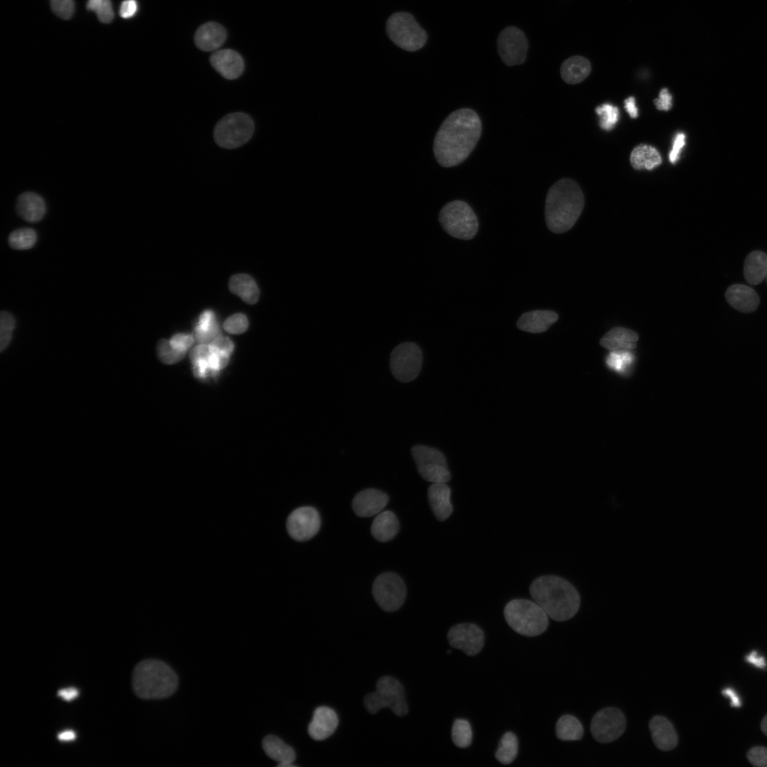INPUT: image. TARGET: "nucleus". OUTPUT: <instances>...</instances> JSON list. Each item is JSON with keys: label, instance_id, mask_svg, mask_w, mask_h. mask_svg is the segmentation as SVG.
Returning <instances> with one entry per match:
<instances>
[{"label": "nucleus", "instance_id": "28", "mask_svg": "<svg viewBox=\"0 0 767 767\" xmlns=\"http://www.w3.org/2000/svg\"><path fill=\"white\" fill-rule=\"evenodd\" d=\"M589 60L580 55L565 60L560 67V75L564 82L570 85L578 84L584 80L591 72Z\"/></svg>", "mask_w": 767, "mask_h": 767}, {"label": "nucleus", "instance_id": "46", "mask_svg": "<svg viewBox=\"0 0 767 767\" xmlns=\"http://www.w3.org/2000/svg\"><path fill=\"white\" fill-rule=\"evenodd\" d=\"M170 344L176 349L185 352L194 343V337L191 334L180 333L175 334L170 340Z\"/></svg>", "mask_w": 767, "mask_h": 767}, {"label": "nucleus", "instance_id": "43", "mask_svg": "<svg viewBox=\"0 0 767 767\" xmlns=\"http://www.w3.org/2000/svg\"><path fill=\"white\" fill-rule=\"evenodd\" d=\"M248 320L241 313L234 314L228 317L224 322V329L232 334H241L248 328Z\"/></svg>", "mask_w": 767, "mask_h": 767}, {"label": "nucleus", "instance_id": "51", "mask_svg": "<svg viewBox=\"0 0 767 767\" xmlns=\"http://www.w3.org/2000/svg\"><path fill=\"white\" fill-rule=\"evenodd\" d=\"M659 97L655 99L653 102L657 109L668 111L672 107V96L667 88H663L659 92Z\"/></svg>", "mask_w": 767, "mask_h": 767}, {"label": "nucleus", "instance_id": "33", "mask_svg": "<svg viewBox=\"0 0 767 767\" xmlns=\"http://www.w3.org/2000/svg\"><path fill=\"white\" fill-rule=\"evenodd\" d=\"M220 330L214 313L212 310L204 311L199 317L195 329V337L200 344H210L220 336Z\"/></svg>", "mask_w": 767, "mask_h": 767}, {"label": "nucleus", "instance_id": "45", "mask_svg": "<svg viewBox=\"0 0 767 767\" xmlns=\"http://www.w3.org/2000/svg\"><path fill=\"white\" fill-rule=\"evenodd\" d=\"M749 761L755 766L767 767V748L755 746L747 753Z\"/></svg>", "mask_w": 767, "mask_h": 767}, {"label": "nucleus", "instance_id": "9", "mask_svg": "<svg viewBox=\"0 0 767 767\" xmlns=\"http://www.w3.org/2000/svg\"><path fill=\"white\" fill-rule=\"evenodd\" d=\"M254 131V124L249 115L234 112L224 116L217 122L214 129V138L220 147L232 149L246 143Z\"/></svg>", "mask_w": 767, "mask_h": 767}, {"label": "nucleus", "instance_id": "14", "mask_svg": "<svg viewBox=\"0 0 767 767\" xmlns=\"http://www.w3.org/2000/svg\"><path fill=\"white\" fill-rule=\"evenodd\" d=\"M528 43L523 32L514 26L506 27L497 38V50L508 66L521 65L527 55Z\"/></svg>", "mask_w": 767, "mask_h": 767}, {"label": "nucleus", "instance_id": "38", "mask_svg": "<svg viewBox=\"0 0 767 767\" xmlns=\"http://www.w3.org/2000/svg\"><path fill=\"white\" fill-rule=\"evenodd\" d=\"M37 235L33 229L22 228L12 232L9 236L11 247L18 250L31 248L36 243Z\"/></svg>", "mask_w": 767, "mask_h": 767}, {"label": "nucleus", "instance_id": "3", "mask_svg": "<svg viewBox=\"0 0 767 767\" xmlns=\"http://www.w3.org/2000/svg\"><path fill=\"white\" fill-rule=\"evenodd\" d=\"M584 205V194L575 180L570 178L557 180L550 187L545 199L547 227L557 234L570 230L580 216Z\"/></svg>", "mask_w": 767, "mask_h": 767}, {"label": "nucleus", "instance_id": "13", "mask_svg": "<svg viewBox=\"0 0 767 767\" xmlns=\"http://www.w3.org/2000/svg\"><path fill=\"white\" fill-rule=\"evenodd\" d=\"M626 728L623 712L616 707H606L593 717L590 730L594 739L599 743L611 742L622 735Z\"/></svg>", "mask_w": 767, "mask_h": 767}, {"label": "nucleus", "instance_id": "37", "mask_svg": "<svg viewBox=\"0 0 767 767\" xmlns=\"http://www.w3.org/2000/svg\"><path fill=\"white\" fill-rule=\"evenodd\" d=\"M452 739L459 748L468 747L472 741V731L468 721L462 719H456L452 727Z\"/></svg>", "mask_w": 767, "mask_h": 767}, {"label": "nucleus", "instance_id": "22", "mask_svg": "<svg viewBox=\"0 0 767 767\" xmlns=\"http://www.w3.org/2000/svg\"><path fill=\"white\" fill-rule=\"evenodd\" d=\"M725 298L731 307L742 312H754L760 303L755 290L743 284L729 286L726 290Z\"/></svg>", "mask_w": 767, "mask_h": 767}, {"label": "nucleus", "instance_id": "6", "mask_svg": "<svg viewBox=\"0 0 767 767\" xmlns=\"http://www.w3.org/2000/svg\"><path fill=\"white\" fill-rule=\"evenodd\" d=\"M364 704L371 714H376L384 707L389 708L398 717L405 716L408 712L404 687L391 676L381 677L377 681L376 690L365 696Z\"/></svg>", "mask_w": 767, "mask_h": 767}, {"label": "nucleus", "instance_id": "40", "mask_svg": "<svg viewBox=\"0 0 767 767\" xmlns=\"http://www.w3.org/2000/svg\"><path fill=\"white\" fill-rule=\"evenodd\" d=\"M87 9L94 12L99 21L103 23H110L114 16L110 0H88Z\"/></svg>", "mask_w": 767, "mask_h": 767}, {"label": "nucleus", "instance_id": "31", "mask_svg": "<svg viewBox=\"0 0 767 767\" xmlns=\"http://www.w3.org/2000/svg\"><path fill=\"white\" fill-rule=\"evenodd\" d=\"M630 162L636 170H650L660 165L662 158L655 147L647 144H640L631 151Z\"/></svg>", "mask_w": 767, "mask_h": 767}, {"label": "nucleus", "instance_id": "21", "mask_svg": "<svg viewBox=\"0 0 767 767\" xmlns=\"http://www.w3.org/2000/svg\"><path fill=\"white\" fill-rule=\"evenodd\" d=\"M450 495L451 489L445 483H433L428 487V502L432 511L439 521L447 519L453 511Z\"/></svg>", "mask_w": 767, "mask_h": 767}, {"label": "nucleus", "instance_id": "41", "mask_svg": "<svg viewBox=\"0 0 767 767\" xmlns=\"http://www.w3.org/2000/svg\"><path fill=\"white\" fill-rule=\"evenodd\" d=\"M159 359L168 364H175L181 360L185 352H180L172 346L170 341L161 339L157 346Z\"/></svg>", "mask_w": 767, "mask_h": 767}, {"label": "nucleus", "instance_id": "55", "mask_svg": "<svg viewBox=\"0 0 767 767\" xmlns=\"http://www.w3.org/2000/svg\"><path fill=\"white\" fill-rule=\"evenodd\" d=\"M746 660L754 665L763 668L766 666V661L763 657L757 656L756 651H753L746 657Z\"/></svg>", "mask_w": 767, "mask_h": 767}, {"label": "nucleus", "instance_id": "48", "mask_svg": "<svg viewBox=\"0 0 767 767\" xmlns=\"http://www.w3.org/2000/svg\"><path fill=\"white\" fill-rule=\"evenodd\" d=\"M685 143V135L682 132L678 133L675 136L672 149L669 153V161L671 163L675 164L678 161Z\"/></svg>", "mask_w": 767, "mask_h": 767}, {"label": "nucleus", "instance_id": "1", "mask_svg": "<svg viewBox=\"0 0 767 767\" xmlns=\"http://www.w3.org/2000/svg\"><path fill=\"white\" fill-rule=\"evenodd\" d=\"M482 134V122L472 109L462 108L452 112L437 130L433 142L437 162L451 168L465 161Z\"/></svg>", "mask_w": 767, "mask_h": 767}, {"label": "nucleus", "instance_id": "42", "mask_svg": "<svg viewBox=\"0 0 767 767\" xmlns=\"http://www.w3.org/2000/svg\"><path fill=\"white\" fill-rule=\"evenodd\" d=\"M15 327L13 316L3 311L0 315V350L2 352L9 344Z\"/></svg>", "mask_w": 767, "mask_h": 767}, {"label": "nucleus", "instance_id": "32", "mask_svg": "<svg viewBox=\"0 0 767 767\" xmlns=\"http://www.w3.org/2000/svg\"><path fill=\"white\" fill-rule=\"evenodd\" d=\"M230 290L239 295L244 302L254 304L257 302L259 290L254 280L246 274L233 276L229 285Z\"/></svg>", "mask_w": 767, "mask_h": 767}, {"label": "nucleus", "instance_id": "10", "mask_svg": "<svg viewBox=\"0 0 767 767\" xmlns=\"http://www.w3.org/2000/svg\"><path fill=\"white\" fill-rule=\"evenodd\" d=\"M411 455L420 477L431 483H446L451 479L445 455L437 449L418 445Z\"/></svg>", "mask_w": 767, "mask_h": 767}, {"label": "nucleus", "instance_id": "20", "mask_svg": "<svg viewBox=\"0 0 767 767\" xmlns=\"http://www.w3.org/2000/svg\"><path fill=\"white\" fill-rule=\"evenodd\" d=\"M652 740L661 751H670L676 747L678 736L670 722L662 716L653 717L649 722Z\"/></svg>", "mask_w": 767, "mask_h": 767}, {"label": "nucleus", "instance_id": "19", "mask_svg": "<svg viewBox=\"0 0 767 767\" xmlns=\"http://www.w3.org/2000/svg\"><path fill=\"white\" fill-rule=\"evenodd\" d=\"M212 67L224 78L234 80L243 72L244 65L241 55L230 49L214 52L210 57Z\"/></svg>", "mask_w": 767, "mask_h": 767}, {"label": "nucleus", "instance_id": "49", "mask_svg": "<svg viewBox=\"0 0 767 767\" xmlns=\"http://www.w3.org/2000/svg\"><path fill=\"white\" fill-rule=\"evenodd\" d=\"M228 359L229 355L214 351L212 349V354L208 359V362L213 371L216 372L227 365Z\"/></svg>", "mask_w": 767, "mask_h": 767}, {"label": "nucleus", "instance_id": "47", "mask_svg": "<svg viewBox=\"0 0 767 767\" xmlns=\"http://www.w3.org/2000/svg\"><path fill=\"white\" fill-rule=\"evenodd\" d=\"M211 348L217 352H222L223 354L229 356L234 349V344L227 337L222 335L217 337L210 344Z\"/></svg>", "mask_w": 767, "mask_h": 767}, {"label": "nucleus", "instance_id": "36", "mask_svg": "<svg viewBox=\"0 0 767 767\" xmlns=\"http://www.w3.org/2000/svg\"><path fill=\"white\" fill-rule=\"evenodd\" d=\"M635 360L631 350L611 351L606 357L607 367L619 374H624L631 369Z\"/></svg>", "mask_w": 767, "mask_h": 767}, {"label": "nucleus", "instance_id": "53", "mask_svg": "<svg viewBox=\"0 0 767 767\" xmlns=\"http://www.w3.org/2000/svg\"><path fill=\"white\" fill-rule=\"evenodd\" d=\"M624 108L632 119L638 117V109L633 97H629L624 100Z\"/></svg>", "mask_w": 767, "mask_h": 767}, {"label": "nucleus", "instance_id": "2", "mask_svg": "<svg viewBox=\"0 0 767 767\" xmlns=\"http://www.w3.org/2000/svg\"><path fill=\"white\" fill-rule=\"evenodd\" d=\"M529 592L533 601L554 621H567L580 609L578 591L570 582L559 576L537 577L531 584Z\"/></svg>", "mask_w": 767, "mask_h": 767}, {"label": "nucleus", "instance_id": "58", "mask_svg": "<svg viewBox=\"0 0 767 767\" xmlns=\"http://www.w3.org/2000/svg\"><path fill=\"white\" fill-rule=\"evenodd\" d=\"M761 729L763 734L767 736V715L763 719L761 722Z\"/></svg>", "mask_w": 767, "mask_h": 767}, {"label": "nucleus", "instance_id": "5", "mask_svg": "<svg viewBox=\"0 0 767 767\" xmlns=\"http://www.w3.org/2000/svg\"><path fill=\"white\" fill-rule=\"evenodd\" d=\"M504 615L508 625L525 636L542 634L549 623L545 611L535 602L525 599H514L508 602Z\"/></svg>", "mask_w": 767, "mask_h": 767}, {"label": "nucleus", "instance_id": "11", "mask_svg": "<svg viewBox=\"0 0 767 767\" xmlns=\"http://www.w3.org/2000/svg\"><path fill=\"white\" fill-rule=\"evenodd\" d=\"M422 361L420 347L413 342H403L396 347L391 354V371L398 381L409 382L419 374Z\"/></svg>", "mask_w": 767, "mask_h": 767}, {"label": "nucleus", "instance_id": "24", "mask_svg": "<svg viewBox=\"0 0 767 767\" xmlns=\"http://www.w3.org/2000/svg\"><path fill=\"white\" fill-rule=\"evenodd\" d=\"M262 746L269 758L278 762V767L295 766L293 765L296 758L294 749L278 736L274 735L265 736L262 741Z\"/></svg>", "mask_w": 767, "mask_h": 767}, {"label": "nucleus", "instance_id": "59", "mask_svg": "<svg viewBox=\"0 0 767 767\" xmlns=\"http://www.w3.org/2000/svg\"><path fill=\"white\" fill-rule=\"evenodd\" d=\"M766 282H767V273H766Z\"/></svg>", "mask_w": 767, "mask_h": 767}, {"label": "nucleus", "instance_id": "15", "mask_svg": "<svg viewBox=\"0 0 767 767\" xmlns=\"http://www.w3.org/2000/svg\"><path fill=\"white\" fill-rule=\"evenodd\" d=\"M318 511L311 506H303L295 509L288 517L287 531L292 538L297 541H305L314 537L320 528Z\"/></svg>", "mask_w": 767, "mask_h": 767}, {"label": "nucleus", "instance_id": "26", "mask_svg": "<svg viewBox=\"0 0 767 767\" xmlns=\"http://www.w3.org/2000/svg\"><path fill=\"white\" fill-rule=\"evenodd\" d=\"M638 334L629 329L616 327L600 339V344L609 351L632 350L636 347Z\"/></svg>", "mask_w": 767, "mask_h": 767}, {"label": "nucleus", "instance_id": "16", "mask_svg": "<svg viewBox=\"0 0 767 767\" xmlns=\"http://www.w3.org/2000/svg\"><path fill=\"white\" fill-rule=\"evenodd\" d=\"M447 639L450 645L462 651L467 656L479 653L484 644L483 631L476 624L462 623L453 626L449 630Z\"/></svg>", "mask_w": 767, "mask_h": 767}, {"label": "nucleus", "instance_id": "12", "mask_svg": "<svg viewBox=\"0 0 767 767\" xmlns=\"http://www.w3.org/2000/svg\"><path fill=\"white\" fill-rule=\"evenodd\" d=\"M372 593L379 606L386 611H394L403 604L406 589L402 579L392 572L379 575L374 582Z\"/></svg>", "mask_w": 767, "mask_h": 767}, {"label": "nucleus", "instance_id": "8", "mask_svg": "<svg viewBox=\"0 0 767 767\" xmlns=\"http://www.w3.org/2000/svg\"><path fill=\"white\" fill-rule=\"evenodd\" d=\"M386 32L392 42L407 51H416L427 41V33L408 12L392 14L386 22Z\"/></svg>", "mask_w": 767, "mask_h": 767}, {"label": "nucleus", "instance_id": "27", "mask_svg": "<svg viewBox=\"0 0 767 767\" xmlns=\"http://www.w3.org/2000/svg\"><path fill=\"white\" fill-rule=\"evenodd\" d=\"M227 33L220 24L209 22L202 25L196 31L195 42L204 51H213L224 42Z\"/></svg>", "mask_w": 767, "mask_h": 767}, {"label": "nucleus", "instance_id": "50", "mask_svg": "<svg viewBox=\"0 0 767 767\" xmlns=\"http://www.w3.org/2000/svg\"><path fill=\"white\" fill-rule=\"evenodd\" d=\"M212 354L210 344H200L194 347L190 353V359L193 363L200 360H207Z\"/></svg>", "mask_w": 767, "mask_h": 767}, {"label": "nucleus", "instance_id": "54", "mask_svg": "<svg viewBox=\"0 0 767 767\" xmlns=\"http://www.w3.org/2000/svg\"><path fill=\"white\" fill-rule=\"evenodd\" d=\"M79 692L75 687H67L58 692V695L66 701H71L78 696Z\"/></svg>", "mask_w": 767, "mask_h": 767}, {"label": "nucleus", "instance_id": "30", "mask_svg": "<svg viewBox=\"0 0 767 767\" xmlns=\"http://www.w3.org/2000/svg\"><path fill=\"white\" fill-rule=\"evenodd\" d=\"M767 273V254L761 251H754L746 258L744 276L751 285H758L766 278Z\"/></svg>", "mask_w": 767, "mask_h": 767}, {"label": "nucleus", "instance_id": "39", "mask_svg": "<svg viewBox=\"0 0 767 767\" xmlns=\"http://www.w3.org/2000/svg\"><path fill=\"white\" fill-rule=\"evenodd\" d=\"M595 111L599 116V126L602 129L611 130L619 120V109L611 104L604 103L596 107Z\"/></svg>", "mask_w": 767, "mask_h": 767}, {"label": "nucleus", "instance_id": "17", "mask_svg": "<svg viewBox=\"0 0 767 767\" xmlns=\"http://www.w3.org/2000/svg\"><path fill=\"white\" fill-rule=\"evenodd\" d=\"M388 501V496L375 489H367L359 492L353 499L352 508L359 517H371L379 514Z\"/></svg>", "mask_w": 767, "mask_h": 767}, {"label": "nucleus", "instance_id": "56", "mask_svg": "<svg viewBox=\"0 0 767 767\" xmlns=\"http://www.w3.org/2000/svg\"><path fill=\"white\" fill-rule=\"evenodd\" d=\"M722 694L730 698L731 707H739L741 706L740 699L733 689L729 687L725 688L722 690Z\"/></svg>", "mask_w": 767, "mask_h": 767}, {"label": "nucleus", "instance_id": "57", "mask_svg": "<svg viewBox=\"0 0 767 767\" xmlns=\"http://www.w3.org/2000/svg\"><path fill=\"white\" fill-rule=\"evenodd\" d=\"M75 736H76L75 733L73 731H71V730H67V731L60 732L58 735V739L60 741H70L74 740L75 739Z\"/></svg>", "mask_w": 767, "mask_h": 767}, {"label": "nucleus", "instance_id": "29", "mask_svg": "<svg viewBox=\"0 0 767 767\" xmlns=\"http://www.w3.org/2000/svg\"><path fill=\"white\" fill-rule=\"evenodd\" d=\"M398 528V521L396 515L390 511H385L375 517L371 526V532L377 540L388 542L396 535Z\"/></svg>", "mask_w": 767, "mask_h": 767}, {"label": "nucleus", "instance_id": "18", "mask_svg": "<svg viewBox=\"0 0 767 767\" xmlns=\"http://www.w3.org/2000/svg\"><path fill=\"white\" fill-rule=\"evenodd\" d=\"M339 719L336 712L326 706L316 708L308 728L310 736L316 741H322L330 736L336 730Z\"/></svg>", "mask_w": 767, "mask_h": 767}, {"label": "nucleus", "instance_id": "4", "mask_svg": "<svg viewBox=\"0 0 767 767\" xmlns=\"http://www.w3.org/2000/svg\"><path fill=\"white\" fill-rule=\"evenodd\" d=\"M135 694L144 700L163 699L172 695L178 678L170 666L162 660L146 659L138 663L132 673Z\"/></svg>", "mask_w": 767, "mask_h": 767}, {"label": "nucleus", "instance_id": "44", "mask_svg": "<svg viewBox=\"0 0 767 767\" xmlns=\"http://www.w3.org/2000/svg\"><path fill=\"white\" fill-rule=\"evenodd\" d=\"M53 13L58 17L68 20L75 13L74 0H50Z\"/></svg>", "mask_w": 767, "mask_h": 767}, {"label": "nucleus", "instance_id": "25", "mask_svg": "<svg viewBox=\"0 0 767 767\" xmlns=\"http://www.w3.org/2000/svg\"><path fill=\"white\" fill-rule=\"evenodd\" d=\"M16 211L24 220L36 222L40 221L45 213V203L38 194L26 192L18 196Z\"/></svg>", "mask_w": 767, "mask_h": 767}, {"label": "nucleus", "instance_id": "52", "mask_svg": "<svg viewBox=\"0 0 767 767\" xmlns=\"http://www.w3.org/2000/svg\"><path fill=\"white\" fill-rule=\"evenodd\" d=\"M138 4L136 0H124L119 9V14L123 18H130L137 12Z\"/></svg>", "mask_w": 767, "mask_h": 767}, {"label": "nucleus", "instance_id": "34", "mask_svg": "<svg viewBox=\"0 0 767 767\" xmlns=\"http://www.w3.org/2000/svg\"><path fill=\"white\" fill-rule=\"evenodd\" d=\"M557 737L562 741H578L584 734V729L580 722L574 716H562L556 724Z\"/></svg>", "mask_w": 767, "mask_h": 767}, {"label": "nucleus", "instance_id": "35", "mask_svg": "<svg viewBox=\"0 0 767 767\" xmlns=\"http://www.w3.org/2000/svg\"><path fill=\"white\" fill-rule=\"evenodd\" d=\"M518 754V739L512 732L505 733L495 753L496 758L502 764L508 765L512 763Z\"/></svg>", "mask_w": 767, "mask_h": 767}, {"label": "nucleus", "instance_id": "23", "mask_svg": "<svg viewBox=\"0 0 767 767\" xmlns=\"http://www.w3.org/2000/svg\"><path fill=\"white\" fill-rule=\"evenodd\" d=\"M558 319L557 314L551 310H533L523 313L517 322V327L521 330L541 333Z\"/></svg>", "mask_w": 767, "mask_h": 767}, {"label": "nucleus", "instance_id": "7", "mask_svg": "<svg viewBox=\"0 0 767 767\" xmlns=\"http://www.w3.org/2000/svg\"><path fill=\"white\" fill-rule=\"evenodd\" d=\"M439 222L450 236L464 240L472 239L478 230V219L472 207L462 200L447 203L440 210Z\"/></svg>", "mask_w": 767, "mask_h": 767}]
</instances>
